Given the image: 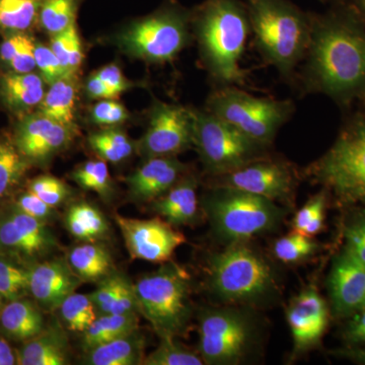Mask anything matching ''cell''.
<instances>
[{
  "label": "cell",
  "instance_id": "db71d44e",
  "mask_svg": "<svg viewBox=\"0 0 365 365\" xmlns=\"http://www.w3.org/2000/svg\"><path fill=\"white\" fill-rule=\"evenodd\" d=\"M346 2L352 7L360 20L365 24V0H346Z\"/></svg>",
  "mask_w": 365,
  "mask_h": 365
},
{
  "label": "cell",
  "instance_id": "7a4b0ae2",
  "mask_svg": "<svg viewBox=\"0 0 365 365\" xmlns=\"http://www.w3.org/2000/svg\"><path fill=\"white\" fill-rule=\"evenodd\" d=\"M195 26L209 71L220 85L242 86L246 73L241 59L251 28L242 0H206L197 9Z\"/></svg>",
  "mask_w": 365,
  "mask_h": 365
},
{
  "label": "cell",
  "instance_id": "603a6c76",
  "mask_svg": "<svg viewBox=\"0 0 365 365\" xmlns=\"http://www.w3.org/2000/svg\"><path fill=\"white\" fill-rule=\"evenodd\" d=\"M153 210L173 227L195 222L198 216L195 178L182 177L169 191L153 201Z\"/></svg>",
  "mask_w": 365,
  "mask_h": 365
},
{
  "label": "cell",
  "instance_id": "9c48e42d",
  "mask_svg": "<svg viewBox=\"0 0 365 365\" xmlns=\"http://www.w3.org/2000/svg\"><path fill=\"white\" fill-rule=\"evenodd\" d=\"M193 144L206 170L215 177L267 157L269 148L209 111H193Z\"/></svg>",
  "mask_w": 365,
  "mask_h": 365
},
{
  "label": "cell",
  "instance_id": "e575fe53",
  "mask_svg": "<svg viewBox=\"0 0 365 365\" xmlns=\"http://www.w3.org/2000/svg\"><path fill=\"white\" fill-rule=\"evenodd\" d=\"M73 181L81 188L93 191L103 198L112 194V182L105 160H90L79 165L71 174Z\"/></svg>",
  "mask_w": 365,
  "mask_h": 365
},
{
  "label": "cell",
  "instance_id": "9a60e30c",
  "mask_svg": "<svg viewBox=\"0 0 365 365\" xmlns=\"http://www.w3.org/2000/svg\"><path fill=\"white\" fill-rule=\"evenodd\" d=\"M216 178V187L248 192L272 201L288 200L295 185L292 170L284 163L267 157Z\"/></svg>",
  "mask_w": 365,
  "mask_h": 365
},
{
  "label": "cell",
  "instance_id": "8fae6325",
  "mask_svg": "<svg viewBox=\"0 0 365 365\" xmlns=\"http://www.w3.org/2000/svg\"><path fill=\"white\" fill-rule=\"evenodd\" d=\"M188 14L179 7H165L131 26L120 43L139 58L170 61L188 43Z\"/></svg>",
  "mask_w": 365,
  "mask_h": 365
},
{
  "label": "cell",
  "instance_id": "30bf717a",
  "mask_svg": "<svg viewBox=\"0 0 365 365\" xmlns=\"http://www.w3.org/2000/svg\"><path fill=\"white\" fill-rule=\"evenodd\" d=\"M198 331L204 364L230 365L240 364L246 356L253 328L244 312L230 307L203 312Z\"/></svg>",
  "mask_w": 365,
  "mask_h": 365
},
{
  "label": "cell",
  "instance_id": "2e32d148",
  "mask_svg": "<svg viewBox=\"0 0 365 365\" xmlns=\"http://www.w3.org/2000/svg\"><path fill=\"white\" fill-rule=\"evenodd\" d=\"M71 140V128L38 112L21 120L13 138L14 145L31 165L49 160Z\"/></svg>",
  "mask_w": 365,
  "mask_h": 365
},
{
  "label": "cell",
  "instance_id": "277c9868",
  "mask_svg": "<svg viewBox=\"0 0 365 365\" xmlns=\"http://www.w3.org/2000/svg\"><path fill=\"white\" fill-rule=\"evenodd\" d=\"M208 287L211 294L227 304H257L277 292L272 266L247 242L227 245L209 257Z\"/></svg>",
  "mask_w": 365,
  "mask_h": 365
},
{
  "label": "cell",
  "instance_id": "1f68e13d",
  "mask_svg": "<svg viewBox=\"0 0 365 365\" xmlns=\"http://www.w3.org/2000/svg\"><path fill=\"white\" fill-rule=\"evenodd\" d=\"M43 0H0V30L24 33L38 20Z\"/></svg>",
  "mask_w": 365,
  "mask_h": 365
},
{
  "label": "cell",
  "instance_id": "b9f144b4",
  "mask_svg": "<svg viewBox=\"0 0 365 365\" xmlns=\"http://www.w3.org/2000/svg\"><path fill=\"white\" fill-rule=\"evenodd\" d=\"M13 206L21 212L47 223L56 215L55 208L48 205L42 199L28 189L20 195L16 196Z\"/></svg>",
  "mask_w": 365,
  "mask_h": 365
},
{
  "label": "cell",
  "instance_id": "60d3db41",
  "mask_svg": "<svg viewBox=\"0 0 365 365\" xmlns=\"http://www.w3.org/2000/svg\"><path fill=\"white\" fill-rule=\"evenodd\" d=\"M35 58L36 67L39 69L41 76L45 83L49 86L71 74L64 68L51 48L47 46L36 44Z\"/></svg>",
  "mask_w": 365,
  "mask_h": 365
},
{
  "label": "cell",
  "instance_id": "4fadbf2b",
  "mask_svg": "<svg viewBox=\"0 0 365 365\" xmlns=\"http://www.w3.org/2000/svg\"><path fill=\"white\" fill-rule=\"evenodd\" d=\"M193 144V111L160 103L151 113L139 150L148 158L175 157Z\"/></svg>",
  "mask_w": 365,
  "mask_h": 365
},
{
  "label": "cell",
  "instance_id": "e0dca14e",
  "mask_svg": "<svg viewBox=\"0 0 365 365\" xmlns=\"http://www.w3.org/2000/svg\"><path fill=\"white\" fill-rule=\"evenodd\" d=\"M287 319L294 339V353L300 354L321 342L329 323L328 306L314 288H307L288 304Z\"/></svg>",
  "mask_w": 365,
  "mask_h": 365
},
{
  "label": "cell",
  "instance_id": "ffe728a7",
  "mask_svg": "<svg viewBox=\"0 0 365 365\" xmlns=\"http://www.w3.org/2000/svg\"><path fill=\"white\" fill-rule=\"evenodd\" d=\"M186 165L175 157L148 158L127 178L129 195L136 202H153L182 179Z\"/></svg>",
  "mask_w": 365,
  "mask_h": 365
},
{
  "label": "cell",
  "instance_id": "ba28073f",
  "mask_svg": "<svg viewBox=\"0 0 365 365\" xmlns=\"http://www.w3.org/2000/svg\"><path fill=\"white\" fill-rule=\"evenodd\" d=\"M208 111L257 143L270 146L294 112L292 101L255 97L237 86H225L208 101Z\"/></svg>",
  "mask_w": 365,
  "mask_h": 365
},
{
  "label": "cell",
  "instance_id": "f1b7e54d",
  "mask_svg": "<svg viewBox=\"0 0 365 365\" xmlns=\"http://www.w3.org/2000/svg\"><path fill=\"white\" fill-rule=\"evenodd\" d=\"M137 314L138 313L98 314L90 328L83 333L81 346L83 350L88 351L98 345L105 344L137 330L138 329Z\"/></svg>",
  "mask_w": 365,
  "mask_h": 365
},
{
  "label": "cell",
  "instance_id": "f35d334b",
  "mask_svg": "<svg viewBox=\"0 0 365 365\" xmlns=\"http://www.w3.org/2000/svg\"><path fill=\"white\" fill-rule=\"evenodd\" d=\"M126 280L127 278L122 274L112 272L102 280L98 281L97 288L88 295L98 314L112 313L120 290Z\"/></svg>",
  "mask_w": 365,
  "mask_h": 365
},
{
  "label": "cell",
  "instance_id": "3957f363",
  "mask_svg": "<svg viewBox=\"0 0 365 365\" xmlns=\"http://www.w3.org/2000/svg\"><path fill=\"white\" fill-rule=\"evenodd\" d=\"M250 28L262 58L285 78L306 57L311 37L312 13L289 0H246Z\"/></svg>",
  "mask_w": 365,
  "mask_h": 365
},
{
  "label": "cell",
  "instance_id": "7dc6e473",
  "mask_svg": "<svg viewBox=\"0 0 365 365\" xmlns=\"http://www.w3.org/2000/svg\"><path fill=\"white\" fill-rule=\"evenodd\" d=\"M95 74L98 78L102 79L106 85L109 86L110 88L117 91L119 93L128 90L129 86H130L127 79L125 78L123 73H122L121 69L114 66V64L103 67Z\"/></svg>",
  "mask_w": 365,
  "mask_h": 365
},
{
  "label": "cell",
  "instance_id": "5bb4252c",
  "mask_svg": "<svg viewBox=\"0 0 365 365\" xmlns=\"http://www.w3.org/2000/svg\"><path fill=\"white\" fill-rule=\"evenodd\" d=\"M115 220L132 259L167 263L186 237L173 225L160 218L136 220L115 215Z\"/></svg>",
  "mask_w": 365,
  "mask_h": 365
},
{
  "label": "cell",
  "instance_id": "d6986e66",
  "mask_svg": "<svg viewBox=\"0 0 365 365\" xmlns=\"http://www.w3.org/2000/svg\"><path fill=\"white\" fill-rule=\"evenodd\" d=\"M334 311L341 317L359 312L365 297V265L347 250L337 255L328 278Z\"/></svg>",
  "mask_w": 365,
  "mask_h": 365
},
{
  "label": "cell",
  "instance_id": "d590c367",
  "mask_svg": "<svg viewBox=\"0 0 365 365\" xmlns=\"http://www.w3.org/2000/svg\"><path fill=\"white\" fill-rule=\"evenodd\" d=\"M145 365H202V357L178 342L176 338L160 339L157 349L145 356Z\"/></svg>",
  "mask_w": 365,
  "mask_h": 365
},
{
  "label": "cell",
  "instance_id": "83f0119b",
  "mask_svg": "<svg viewBox=\"0 0 365 365\" xmlns=\"http://www.w3.org/2000/svg\"><path fill=\"white\" fill-rule=\"evenodd\" d=\"M64 222L69 234L81 242H96L109 234V222L100 209L90 203L72 204Z\"/></svg>",
  "mask_w": 365,
  "mask_h": 365
},
{
  "label": "cell",
  "instance_id": "c3c4849f",
  "mask_svg": "<svg viewBox=\"0 0 365 365\" xmlns=\"http://www.w3.org/2000/svg\"><path fill=\"white\" fill-rule=\"evenodd\" d=\"M85 55H83V45L79 38L76 25L72 28L71 42L68 50V71L72 74H76L81 63H83Z\"/></svg>",
  "mask_w": 365,
  "mask_h": 365
},
{
  "label": "cell",
  "instance_id": "7c38bea8",
  "mask_svg": "<svg viewBox=\"0 0 365 365\" xmlns=\"http://www.w3.org/2000/svg\"><path fill=\"white\" fill-rule=\"evenodd\" d=\"M58 247L47 222L11 206L0 213V253L33 265Z\"/></svg>",
  "mask_w": 365,
  "mask_h": 365
},
{
  "label": "cell",
  "instance_id": "681fc988",
  "mask_svg": "<svg viewBox=\"0 0 365 365\" xmlns=\"http://www.w3.org/2000/svg\"><path fill=\"white\" fill-rule=\"evenodd\" d=\"M86 91L91 98H98V100H115L121 95L106 85L104 81L98 78L96 74H93L86 81Z\"/></svg>",
  "mask_w": 365,
  "mask_h": 365
},
{
  "label": "cell",
  "instance_id": "bcb514c9",
  "mask_svg": "<svg viewBox=\"0 0 365 365\" xmlns=\"http://www.w3.org/2000/svg\"><path fill=\"white\" fill-rule=\"evenodd\" d=\"M88 143L91 148L100 155L105 162L117 163L126 160L127 155L123 150H120L118 146L111 143L104 132L101 131L98 133L91 134L88 138Z\"/></svg>",
  "mask_w": 365,
  "mask_h": 365
},
{
  "label": "cell",
  "instance_id": "6da1fadb",
  "mask_svg": "<svg viewBox=\"0 0 365 365\" xmlns=\"http://www.w3.org/2000/svg\"><path fill=\"white\" fill-rule=\"evenodd\" d=\"M304 78L309 91L340 105L365 95V24L347 2L312 13Z\"/></svg>",
  "mask_w": 365,
  "mask_h": 365
},
{
  "label": "cell",
  "instance_id": "680465c9",
  "mask_svg": "<svg viewBox=\"0 0 365 365\" xmlns=\"http://www.w3.org/2000/svg\"><path fill=\"white\" fill-rule=\"evenodd\" d=\"M360 311H365V297L364 300V304H362L361 309H360Z\"/></svg>",
  "mask_w": 365,
  "mask_h": 365
},
{
  "label": "cell",
  "instance_id": "816d5d0a",
  "mask_svg": "<svg viewBox=\"0 0 365 365\" xmlns=\"http://www.w3.org/2000/svg\"><path fill=\"white\" fill-rule=\"evenodd\" d=\"M347 338L353 343H365V311H359L350 322Z\"/></svg>",
  "mask_w": 365,
  "mask_h": 365
},
{
  "label": "cell",
  "instance_id": "484cf974",
  "mask_svg": "<svg viewBox=\"0 0 365 365\" xmlns=\"http://www.w3.org/2000/svg\"><path fill=\"white\" fill-rule=\"evenodd\" d=\"M76 74H68L50 86L38 106V113L72 128L76 118Z\"/></svg>",
  "mask_w": 365,
  "mask_h": 365
},
{
  "label": "cell",
  "instance_id": "5b68a950",
  "mask_svg": "<svg viewBox=\"0 0 365 365\" xmlns=\"http://www.w3.org/2000/svg\"><path fill=\"white\" fill-rule=\"evenodd\" d=\"M137 312L160 339L186 332L192 316L191 278L176 264L168 263L141 276L133 284Z\"/></svg>",
  "mask_w": 365,
  "mask_h": 365
},
{
  "label": "cell",
  "instance_id": "ee69618b",
  "mask_svg": "<svg viewBox=\"0 0 365 365\" xmlns=\"http://www.w3.org/2000/svg\"><path fill=\"white\" fill-rule=\"evenodd\" d=\"M345 249L365 265V215L353 220L345 230Z\"/></svg>",
  "mask_w": 365,
  "mask_h": 365
},
{
  "label": "cell",
  "instance_id": "f5cc1de1",
  "mask_svg": "<svg viewBox=\"0 0 365 365\" xmlns=\"http://www.w3.org/2000/svg\"><path fill=\"white\" fill-rule=\"evenodd\" d=\"M18 364V355L4 336L0 335V365Z\"/></svg>",
  "mask_w": 365,
  "mask_h": 365
},
{
  "label": "cell",
  "instance_id": "4316f807",
  "mask_svg": "<svg viewBox=\"0 0 365 365\" xmlns=\"http://www.w3.org/2000/svg\"><path fill=\"white\" fill-rule=\"evenodd\" d=\"M67 262L83 281H100L113 272L111 254L95 242H83L72 248Z\"/></svg>",
  "mask_w": 365,
  "mask_h": 365
},
{
  "label": "cell",
  "instance_id": "d4e9b609",
  "mask_svg": "<svg viewBox=\"0 0 365 365\" xmlns=\"http://www.w3.org/2000/svg\"><path fill=\"white\" fill-rule=\"evenodd\" d=\"M145 338L138 329L86 351L88 365H139L145 359Z\"/></svg>",
  "mask_w": 365,
  "mask_h": 365
},
{
  "label": "cell",
  "instance_id": "52a82bcc",
  "mask_svg": "<svg viewBox=\"0 0 365 365\" xmlns=\"http://www.w3.org/2000/svg\"><path fill=\"white\" fill-rule=\"evenodd\" d=\"M306 174L342 202L365 205V119L349 125Z\"/></svg>",
  "mask_w": 365,
  "mask_h": 365
},
{
  "label": "cell",
  "instance_id": "f6af8a7d",
  "mask_svg": "<svg viewBox=\"0 0 365 365\" xmlns=\"http://www.w3.org/2000/svg\"><path fill=\"white\" fill-rule=\"evenodd\" d=\"M35 47L36 43L32 38L25 35L18 51L13 60L9 62V66L11 67V71L18 72V73L33 72L36 68Z\"/></svg>",
  "mask_w": 365,
  "mask_h": 365
},
{
  "label": "cell",
  "instance_id": "8d00e7d4",
  "mask_svg": "<svg viewBox=\"0 0 365 365\" xmlns=\"http://www.w3.org/2000/svg\"><path fill=\"white\" fill-rule=\"evenodd\" d=\"M318 249V245L311 237L299 232L280 237L273 246L274 255L283 263L295 264L313 256Z\"/></svg>",
  "mask_w": 365,
  "mask_h": 365
},
{
  "label": "cell",
  "instance_id": "ab89813d",
  "mask_svg": "<svg viewBox=\"0 0 365 365\" xmlns=\"http://www.w3.org/2000/svg\"><path fill=\"white\" fill-rule=\"evenodd\" d=\"M26 189L30 190L53 208L61 205L71 194V190L66 182L52 176L35 178L29 182Z\"/></svg>",
  "mask_w": 365,
  "mask_h": 365
},
{
  "label": "cell",
  "instance_id": "7402d4cb",
  "mask_svg": "<svg viewBox=\"0 0 365 365\" xmlns=\"http://www.w3.org/2000/svg\"><path fill=\"white\" fill-rule=\"evenodd\" d=\"M45 329L44 317L35 300H9L0 311V334L7 340L26 342Z\"/></svg>",
  "mask_w": 365,
  "mask_h": 365
},
{
  "label": "cell",
  "instance_id": "ac0fdd59",
  "mask_svg": "<svg viewBox=\"0 0 365 365\" xmlns=\"http://www.w3.org/2000/svg\"><path fill=\"white\" fill-rule=\"evenodd\" d=\"M81 281L64 259L34 263L30 270V295L41 309L53 312L76 292Z\"/></svg>",
  "mask_w": 365,
  "mask_h": 365
},
{
  "label": "cell",
  "instance_id": "8992f818",
  "mask_svg": "<svg viewBox=\"0 0 365 365\" xmlns=\"http://www.w3.org/2000/svg\"><path fill=\"white\" fill-rule=\"evenodd\" d=\"M203 208L216 237L227 245L272 232L284 216L275 201L227 187H215Z\"/></svg>",
  "mask_w": 365,
  "mask_h": 365
},
{
  "label": "cell",
  "instance_id": "f546056e",
  "mask_svg": "<svg viewBox=\"0 0 365 365\" xmlns=\"http://www.w3.org/2000/svg\"><path fill=\"white\" fill-rule=\"evenodd\" d=\"M30 167L13 140L0 139V201L13 193Z\"/></svg>",
  "mask_w": 365,
  "mask_h": 365
},
{
  "label": "cell",
  "instance_id": "4dcf8cb0",
  "mask_svg": "<svg viewBox=\"0 0 365 365\" xmlns=\"http://www.w3.org/2000/svg\"><path fill=\"white\" fill-rule=\"evenodd\" d=\"M30 264L0 253V295L6 302L30 294Z\"/></svg>",
  "mask_w": 365,
  "mask_h": 365
},
{
  "label": "cell",
  "instance_id": "9f6ffc18",
  "mask_svg": "<svg viewBox=\"0 0 365 365\" xmlns=\"http://www.w3.org/2000/svg\"><path fill=\"white\" fill-rule=\"evenodd\" d=\"M322 1L328 2V4H331V6H332V4H341V2H345L346 0H322Z\"/></svg>",
  "mask_w": 365,
  "mask_h": 365
},
{
  "label": "cell",
  "instance_id": "6f0895ef",
  "mask_svg": "<svg viewBox=\"0 0 365 365\" xmlns=\"http://www.w3.org/2000/svg\"><path fill=\"white\" fill-rule=\"evenodd\" d=\"M6 300L4 299V297L2 295H0V311H1L2 307L6 304Z\"/></svg>",
  "mask_w": 365,
  "mask_h": 365
},
{
  "label": "cell",
  "instance_id": "74e56055",
  "mask_svg": "<svg viewBox=\"0 0 365 365\" xmlns=\"http://www.w3.org/2000/svg\"><path fill=\"white\" fill-rule=\"evenodd\" d=\"M326 196L324 193L312 197L297 211L292 222L294 232L313 237L324 227L325 218Z\"/></svg>",
  "mask_w": 365,
  "mask_h": 365
},
{
  "label": "cell",
  "instance_id": "7bdbcfd3",
  "mask_svg": "<svg viewBox=\"0 0 365 365\" xmlns=\"http://www.w3.org/2000/svg\"><path fill=\"white\" fill-rule=\"evenodd\" d=\"M93 122L104 126H114L128 119L129 114L123 105L114 100H103L93 107L91 113Z\"/></svg>",
  "mask_w": 365,
  "mask_h": 365
},
{
  "label": "cell",
  "instance_id": "f907efd6",
  "mask_svg": "<svg viewBox=\"0 0 365 365\" xmlns=\"http://www.w3.org/2000/svg\"><path fill=\"white\" fill-rule=\"evenodd\" d=\"M24 37H25V34L14 33V35L9 36L2 42V44L0 45V59L2 62L9 64L23 42Z\"/></svg>",
  "mask_w": 365,
  "mask_h": 365
},
{
  "label": "cell",
  "instance_id": "11a10c76",
  "mask_svg": "<svg viewBox=\"0 0 365 365\" xmlns=\"http://www.w3.org/2000/svg\"><path fill=\"white\" fill-rule=\"evenodd\" d=\"M357 356H359V359L360 361L364 362L365 364V349L364 350H360V351L356 352Z\"/></svg>",
  "mask_w": 365,
  "mask_h": 365
},
{
  "label": "cell",
  "instance_id": "d6a6232c",
  "mask_svg": "<svg viewBox=\"0 0 365 365\" xmlns=\"http://www.w3.org/2000/svg\"><path fill=\"white\" fill-rule=\"evenodd\" d=\"M60 317L67 330L83 334L98 317L90 295L73 292L58 307Z\"/></svg>",
  "mask_w": 365,
  "mask_h": 365
},
{
  "label": "cell",
  "instance_id": "836d02e7",
  "mask_svg": "<svg viewBox=\"0 0 365 365\" xmlns=\"http://www.w3.org/2000/svg\"><path fill=\"white\" fill-rule=\"evenodd\" d=\"M81 0H43L39 21L46 32L56 35L76 25Z\"/></svg>",
  "mask_w": 365,
  "mask_h": 365
},
{
  "label": "cell",
  "instance_id": "44dd1931",
  "mask_svg": "<svg viewBox=\"0 0 365 365\" xmlns=\"http://www.w3.org/2000/svg\"><path fill=\"white\" fill-rule=\"evenodd\" d=\"M68 345L64 329L59 324H53L16 349L18 364H68Z\"/></svg>",
  "mask_w": 365,
  "mask_h": 365
},
{
  "label": "cell",
  "instance_id": "cb8c5ba5",
  "mask_svg": "<svg viewBox=\"0 0 365 365\" xmlns=\"http://www.w3.org/2000/svg\"><path fill=\"white\" fill-rule=\"evenodd\" d=\"M44 79L38 74L9 71L0 74V102L14 114L25 115L45 96Z\"/></svg>",
  "mask_w": 365,
  "mask_h": 365
}]
</instances>
